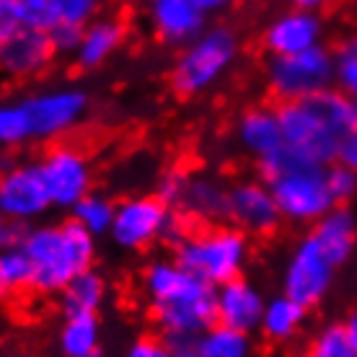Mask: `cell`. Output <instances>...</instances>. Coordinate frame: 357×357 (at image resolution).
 <instances>
[{
    "instance_id": "6da1fadb",
    "label": "cell",
    "mask_w": 357,
    "mask_h": 357,
    "mask_svg": "<svg viewBox=\"0 0 357 357\" xmlns=\"http://www.w3.org/2000/svg\"><path fill=\"white\" fill-rule=\"evenodd\" d=\"M143 293L153 326L178 355H187L192 340L218 321L215 287L176 259L151 261L143 272Z\"/></svg>"
},
{
    "instance_id": "7a4b0ae2",
    "label": "cell",
    "mask_w": 357,
    "mask_h": 357,
    "mask_svg": "<svg viewBox=\"0 0 357 357\" xmlns=\"http://www.w3.org/2000/svg\"><path fill=\"white\" fill-rule=\"evenodd\" d=\"M277 114L287 151L301 161L326 169L340 158L342 140L355 116V101L329 89L308 98L282 101L277 104Z\"/></svg>"
},
{
    "instance_id": "3957f363",
    "label": "cell",
    "mask_w": 357,
    "mask_h": 357,
    "mask_svg": "<svg viewBox=\"0 0 357 357\" xmlns=\"http://www.w3.org/2000/svg\"><path fill=\"white\" fill-rule=\"evenodd\" d=\"M18 246L31 264V290L39 295H60L65 285L93 267L96 238L75 220L29 225Z\"/></svg>"
},
{
    "instance_id": "277c9868",
    "label": "cell",
    "mask_w": 357,
    "mask_h": 357,
    "mask_svg": "<svg viewBox=\"0 0 357 357\" xmlns=\"http://www.w3.org/2000/svg\"><path fill=\"white\" fill-rule=\"evenodd\" d=\"M257 166H259L261 178L272 189L285 223L313 225L334 207L324 166L301 161L287 148Z\"/></svg>"
},
{
    "instance_id": "5b68a950",
    "label": "cell",
    "mask_w": 357,
    "mask_h": 357,
    "mask_svg": "<svg viewBox=\"0 0 357 357\" xmlns=\"http://www.w3.org/2000/svg\"><path fill=\"white\" fill-rule=\"evenodd\" d=\"M251 257V236L231 223L197 225L174 246V259L195 277L220 287L243 275Z\"/></svg>"
},
{
    "instance_id": "8992f818",
    "label": "cell",
    "mask_w": 357,
    "mask_h": 357,
    "mask_svg": "<svg viewBox=\"0 0 357 357\" xmlns=\"http://www.w3.org/2000/svg\"><path fill=\"white\" fill-rule=\"evenodd\" d=\"M241 54V39L231 26H207L178 50L169 83L178 98H199L233 70Z\"/></svg>"
},
{
    "instance_id": "52a82bcc",
    "label": "cell",
    "mask_w": 357,
    "mask_h": 357,
    "mask_svg": "<svg viewBox=\"0 0 357 357\" xmlns=\"http://www.w3.org/2000/svg\"><path fill=\"white\" fill-rule=\"evenodd\" d=\"M187 231V218L174 213L158 195H132L116 202L109 238L122 251H145L158 241L176 246Z\"/></svg>"
},
{
    "instance_id": "ba28073f",
    "label": "cell",
    "mask_w": 357,
    "mask_h": 357,
    "mask_svg": "<svg viewBox=\"0 0 357 357\" xmlns=\"http://www.w3.org/2000/svg\"><path fill=\"white\" fill-rule=\"evenodd\" d=\"M264 83L267 91L282 101H298V98L316 96L321 91L334 89V57L329 47H311L303 52L269 57L264 68Z\"/></svg>"
},
{
    "instance_id": "9c48e42d",
    "label": "cell",
    "mask_w": 357,
    "mask_h": 357,
    "mask_svg": "<svg viewBox=\"0 0 357 357\" xmlns=\"http://www.w3.org/2000/svg\"><path fill=\"white\" fill-rule=\"evenodd\" d=\"M21 104L29 116L31 143H60L91 112V96L81 86H52L24 96Z\"/></svg>"
},
{
    "instance_id": "30bf717a",
    "label": "cell",
    "mask_w": 357,
    "mask_h": 357,
    "mask_svg": "<svg viewBox=\"0 0 357 357\" xmlns=\"http://www.w3.org/2000/svg\"><path fill=\"white\" fill-rule=\"evenodd\" d=\"M39 169L45 176L52 207L70 213L83 197L93 192V163L78 143H68V140L52 143L42 153Z\"/></svg>"
},
{
    "instance_id": "8fae6325",
    "label": "cell",
    "mask_w": 357,
    "mask_h": 357,
    "mask_svg": "<svg viewBox=\"0 0 357 357\" xmlns=\"http://www.w3.org/2000/svg\"><path fill=\"white\" fill-rule=\"evenodd\" d=\"M334 277H337V267L324 257V251L313 241L311 233H305L293 246L285 261L282 295L293 298L295 303H301L311 311L326 301V295L334 285Z\"/></svg>"
},
{
    "instance_id": "7c38bea8",
    "label": "cell",
    "mask_w": 357,
    "mask_h": 357,
    "mask_svg": "<svg viewBox=\"0 0 357 357\" xmlns=\"http://www.w3.org/2000/svg\"><path fill=\"white\" fill-rule=\"evenodd\" d=\"M52 210L39 161H10L0 171V213L8 220L31 225Z\"/></svg>"
},
{
    "instance_id": "4fadbf2b",
    "label": "cell",
    "mask_w": 357,
    "mask_h": 357,
    "mask_svg": "<svg viewBox=\"0 0 357 357\" xmlns=\"http://www.w3.org/2000/svg\"><path fill=\"white\" fill-rule=\"evenodd\" d=\"M225 223L251 238H267L285 223L264 178H238L228 184V215Z\"/></svg>"
},
{
    "instance_id": "5bb4252c",
    "label": "cell",
    "mask_w": 357,
    "mask_h": 357,
    "mask_svg": "<svg viewBox=\"0 0 357 357\" xmlns=\"http://www.w3.org/2000/svg\"><path fill=\"white\" fill-rule=\"evenodd\" d=\"M54 50L50 34L39 29L18 26L0 42V73L13 81L36 78L52 65Z\"/></svg>"
},
{
    "instance_id": "9a60e30c",
    "label": "cell",
    "mask_w": 357,
    "mask_h": 357,
    "mask_svg": "<svg viewBox=\"0 0 357 357\" xmlns=\"http://www.w3.org/2000/svg\"><path fill=\"white\" fill-rule=\"evenodd\" d=\"M324 45L321 13H308L301 8L282 10L261 31V47L269 57H282Z\"/></svg>"
},
{
    "instance_id": "2e32d148",
    "label": "cell",
    "mask_w": 357,
    "mask_h": 357,
    "mask_svg": "<svg viewBox=\"0 0 357 357\" xmlns=\"http://www.w3.org/2000/svg\"><path fill=\"white\" fill-rule=\"evenodd\" d=\"M145 18L163 45L184 47L207 29V13L192 0H145Z\"/></svg>"
},
{
    "instance_id": "e0dca14e",
    "label": "cell",
    "mask_w": 357,
    "mask_h": 357,
    "mask_svg": "<svg viewBox=\"0 0 357 357\" xmlns=\"http://www.w3.org/2000/svg\"><path fill=\"white\" fill-rule=\"evenodd\" d=\"M264 305H267L264 293L243 275L225 282V285L215 287V316H218V324H225L231 329L246 331V334L259 331Z\"/></svg>"
},
{
    "instance_id": "ac0fdd59",
    "label": "cell",
    "mask_w": 357,
    "mask_h": 357,
    "mask_svg": "<svg viewBox=\"0 0 357 357\" xmlns=\"http://www.w3.org/2000/svg\"><path fill=\"white\" fill-rule=\"evenodd\" d=\"M176 213L197 225H218L228 215V184L207 171H189Z\"/></svg>"
},
{
    "instance_id": "d6986e66",
    "label": "cell",
    "mask_w": 357,
    "mask_h": 357,
    "mask_svg": "<svg viewBox=\"0 0 357 357\" xmlns=\"http://www.w3.org/2000/svg\"><path fill=\"white\" fill-rule=\"evenodd\" d=\"M233 135H236L238 148L257 163L267 161L285 148L277 107H267V104H257V107H249L246 112H241L236 119Z\"/></svg>"
},
{
    "instance_id": "ffe728a7",
    "label": "cell",
    "mask_w": 357,
    "mask_h": 357,
    "mask_svg": "<svg viewBox=\"0 0 357 357\" xmlns=\"http://www.w3.org/2000/svg\"><path fill=\"white\" fill-rule=\"evenodd\" d=\"M127 42V21L114 13H101L81 31V45L73 54V63L81 70H98L114 57Z\"/></svg>"
},
{
    "instance_id": "44dd1931",
    "label": "cell",
    "mask_w": 357,
    "mask_h": 357,
    "mask_svg": "<svg viewBox=\"0 0 357 357\" xmlns=\"http://www.w3.org/2000/svg\"><path fill=\"white\" fill-rule=\"evenodd\" d=\"M313 241L319 243L324 257L340 269L344 267L357 249V215L349 205H334L321 220L311 228Z\"/></svg>"
},
{
    "instance_id": "7402d4cb",
    "label": "cell",
    "mask_w": 357,
    "mask_h": 357,
    "mask_svg": "<svg viewBox=\"0 0 357 357\" xmlns=\"http://www.w3.org/2000/svg\"><path fill=\"white\" fill-rule=\"evenodd\" d=\"M305 316H308V308L295 303L293 298H287V295L280 293L275 298H267L264 316H261L259 324L261 337L275 342V344H287V342H293L301 334Z\"/></svg>"
},
{
    "instance_id": "603a6c76",
    "label": "cell",
    "mask_w": 357,
    "mask_h": 357,
    "mask_svg": "<svg viewBox=\"0 0 357 357\" xmlns=\"http://www.w3.org/2000/svg\"><path fill=\"white\" fill-rule=\"evenodd\" d=\"M109 282L98 269H86L70 280L60 293V308L65 316H78V313H98L107 303Z\"/></svg>"
},
{
    "instance_id": "cb8c5ba5",
    "label": "cell",
    "mask_w": 357,
    "mask_h": 357,
    "mask_svg": "<svg viewBox=\"0 0 357 357\" xmlns=\"http://www.w3.org/2000/svg\"><path fill=\"white\" fill-rule=\"evenodd\" d=\"M189 357H254L251 334L215 321L189 344Z\"/></svg>"
},
{
    "instance_id": "d4e9b609",
    "label": "cell",
    "mask_w": 357,
    "mask_h": 357,
    "mask_svg": "<svg viewBox=\"0 0 357 357\" xmlns=\"http://www.w3.org/2000/svg\"><path fill=\"white\" fill-rule=\"evenodd\" d=\"M57 347L63 357H91L101 347V321L98 313H78V316H65L60 334H57Z\"/></svg>"
},
{
    "instance_id": "484cf974",
    "label": "cell",
    "mask_w": 357,
    "mask_h": 357,
    "mask_svg": "<svg viewBox=\"0 0 357 357\" xmlns=\"http://www.w3.org/2000/svg\"><path fill=\"white\" fill-rule=\"evenodd\" d=\"M114 207L116 202H112L107 195L101 192H89L78 205L70 210V218L78 225H83L93 238H104L112 231L114 223Z\"/></svg>"
},
{
    "instance_id": "4316f807",
    "label": "cell",
    "mask_w": 357,
    "mask_h": 357,
    "mask_svg": "<svg viewBox=\"0 0 357 357\" xmlns=\"http://www.w3.org/2000/svg\"><path fill=\"white\" fill-rule=\"evenodd\" d=\"M21 290H31V264L21 246L0 251V303Z\"/></svg>"
},
{
    "instance_id": "83f0119b",
    "label": "cell",
    "mask_w": 357,
    "mask_h": 357,
    "mask_svg": "<svg viewBox=\"0 0 357 357\" xmlns=\"http://www.w3.org/2000/svg\"><path fill=\"white\" fill-rule=\"evenodd\" d=\"M334 57V89L357 104V31L342 36L331 50Z\"/></svg>"
},
{
    "instance_id": "f1b7e54d",
    "label": "cell",
    "mask_w": 357,
    "mask_h": 357,
    "mask_svg": "<svg viewBox=\"0 0 357 357\" xmlns=\"http://www.w3.org/2000/svg\"><path fill=\"white\" fill-rule=\"evenodd\" d=\"M29 143H31V127L21 98L0 101V151H13Z\"/></svg>"
},
{
    "instance_id": "f546056e",
    "label": "cell",
    "mask_w": 357,
    "mask_h": 357,
    "mask_svg": "<svg viewBox=\"0 0 357 357\" xmlns=\"http://www.w3.org/2000/svg\"><path fill=\"white\" fill-rule=\"evenodd\" d=\"M303 357H357V352L349 344L342 324H326L311 337Z\"/></svg>"
},
{
    "instance_id": "4dcf8cb0",
    "label": "cell",
    "mask_w": 357,
    "mask_h": 357,
    "mask_svg": "<svg viewBox=\"0 0 357 357\" xmlns=\"http://www.w3.org/2000/svg\"><path fill=\"white\" fill-rule=\"evenodd\" d=\"M54 6V21L57 26H89L93 18L101 16L104 0H52Z\"/></svg>"
},
{
    "instance_id": "1f68e13d",
    "label": "cell",
    "mask_w": 357,
    "mask_h": 357,
    "mask_svg": "<svg viewBox=\"0 0 357 357\" xmlns=\"http://www.w3.org/2000/svg\"><path fill=\"white\" fill-rule=\"evenodd\" d=\"M16 16L18 26L39 29V31H50L57 26L52 0H16Z\"/></svg>"
},
{
    "instance_id": "d6a6232c",
    "label": "cell",
    "mask_w": 357,
    "mask_h": 357,
    "mask_svg": "<svg viewBox=\"0 0 357 357\" xmlns=\"http://www.w3.org/2000/svg\"><path fill=\"white\" fill-rule=\"evenodd\" d=\"M326 187L334 199V205H349L357 197V171L347 169L344 163L326 166Z\"/></svg>"
},
{
    "instance_id": "836d02e7",
    "label": "cell",
    "mask_w": 357,
    "mask_h": 357,
    "mask_svg": "<svg viewBox=\"0 0 357 357\" xmlns=\"http://www.w3.org/2000/svg\"><path fill=\"white\" fill-rule=\"evenodd\" d=\"M187 176L189 171L184 169H171L166 171L161 178H158V187H155V195L161 197L163 202L176 213L178 207V199H181V195H184V184H187Z\"/></svg>"
},
{
    "instance_id": "e575fe53",
    "label": "cell",
    "mask_w": 357,
    "mask_h": 357,
    "mask_svg": "<svg viewBox=\"0 0 357 357\" xmlns=\"http://www.w3.org/2000/svg\"><path fill=\"white\" fill-rule=\"evenodd\" d=\"M125 357H187V355H178L176 349L171 347L169 342L158 334V337H140V340H135L127 347Z\"/></svg>"
},
{
    "instance_id": "d590c367",
    "label": "cell",
    "mask_w": 357,
    "mask_h": 357,
    "mask_svg": "<svg viewBox=\"0 0 357 357\" xmlns=\"http://www.w3.org/2000/svg\"><path fill=\"white\" fill-rule=\"evenodd\" d=\"M81 31L83 29L65 26V24L50 29L47 34H50V45L54 50V57H70L73 60V54H75V50L81 45Z\"/></svg>"
},
{
    "instance_id": "8d00e7d4",
    "label": "cell",
    "mask_w": 357,
    "mask_h": 357,
    "mask_svg": "<svg viewBox=\"0 0 357 357\" xmlns=\"http://www.w3.org/2000/svg\"><path fill=\"white\" fill-rule=\"evenodd\" d=\"M340 163H344L347 169L357 171V104H355V116H352V125H349L344 140H342L340 148Z\"/></svg>"
},
{
    "instance_id": "74e56055",
    "label": "cell",
    "mask_w": 357,
    "mask_h": 357,
    "mask_svg": "<svg viewBox=\"0 0 357 357\" xmlns=\"http://www.w3.org/2000/svg\"><path fill=\"white\" fill-rule=\"evenodd\" d=\"M18 29L16 0H0V42Z\"/></svg>"
},
{
    "instance_id": "f35d334b",
    "label": "cell",
    "mask_w": 357,
    "mask_h": 357,
    "mask_svg": "<svg viewBox=\"0 0 357 357\" xmlns=\"http://www.w3.org/2000/svg\"><path fill=\"white\" fill-rule=\"evenodd\" d=\"M21 225L13 223V220H8L6 215L0 213V251L3 249H10V246H18V241H21Z\"/></svg>"
},
{
    "instance_id": "ab89813d",
    "label": "cell",
    "mask_w": 357,
    "mask_h": 357,
    "mask_svg": "<svg viewBox=\"0 0 357 357\" xmlns=\"http://www.w3.org/2000/svg\"><path fill=\"white\" fill-rule=\"evenodd\" d=\"M290 3H293V8L308 10V13H321V10L329 8L334 0H290Z\"/></svg>"
},
{
    "instance_id": "60d3db41",
    "label": "cell",
    "mask_w": 357,
    "mask_h": 357,
    "mask_svg": "<svg viewBox=\"0 0 357 357\" xmlns=\"http://www.w3.org/2000/svg\"><path fill=\"white\" fill-rule=\"evenodd\" d=\"M342 329H344L349 344H352V347H355V352H357V308L352 313H349L344 321H342Z\"/></svg>"
},
{
    "instance_id": "b9f144b4",
    "label": "cell",
    "mask_w": 357,
    "mask_h": 357,
    "mask_svg": "<svg viewBox=\"0 0 357 357\" xmlns=\"http://www.w3.org/2000/svg\"><path fill=\"white\" fill-rule=\"evenodd\" d=\"M195 6H199V8L205 10L207 16L210 13H218V10H223V8H228L233 0H192Z\"/></svg>"
},
{
    "instance_id": "7bdbcfd3",
    "label": "cell",
    "mask_w": 357,
    "mask_h": 357,
    "mask_svg": "<svg viewBox=\"0 0 357 357\" xmlns=\"http://www.w3.org/2000/svg\"><path fill=\"white\" fill-rule=\"evenodd\" d=\"M8 357H36V355H31V352H13V355H8Z\"/></svg>"
},
{
    "instance_id": "ee69618b",
    "label": "cell",
    "mask_w": 357,
    "mask_h": 357,
    "mask_svg": "<svg viewBox=\"0 0 357 357\" xmlns=\"http://www.w3.org/2000/svg\"><path fill=\"white\" fill-rule=\"evenodd\" d=\"M91 357H104V355H101V352H96V355H91Z\"/></svg>"
},
{
    "instance_id": "f6af8a7d",
    "label": "cell",
    "mask_w": 357,
    "mask_h": 357,
    "mask_svg": "<svg viewBox=\"0 0 357 357\" xmlns=\"http://www.w3.org/2000/svg\"><path fill=\"white\" fill-rule=\"evenodd\" d=\"M0 171H3V161H0Z\"/></svg>"
},
{
    "instance_id": "bcb514c9",
    "label": "cell",
    "mask_w": 357,
    "mask_h": 357,
    "mask_svg": "<svg viewBox=\"0 0 357 357\" xmlns=\"http://www.w3.org/2000/svg\"><path fill=\"white\" fill-rule=\"evenodd\" d=\"M0 340H3V331H0Z\"/></svg>"
}]
</instances>
